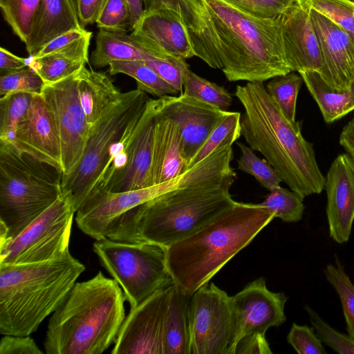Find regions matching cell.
<instances>
[{
    "label": "cell",
    "instance_id": "37",
    "mask_svg": "<svg viewBox=\"0 0 354 354\" xmlns=\"http://www.w3.org/2000/svg\"><path fill=\"white\" fill-rule=\"evenodd\" d=\"M304 198L298 194L280 185L270 191L265 200L259 203L286 223H297L302 218L305 206Z\"/></svg>",
    "mask_w": 354,
    "mask_h": 354
},
{
    "label": "cell",
    "instance_id": "36",
    "mask_svg": "<svg viewBox=\"0 0 354 354\" xmlns=\"http://www.w3.org/2000/svg\"><path fill=\"white\" fill-rule=\"evenodd\" d=\"M303 82L300 74L292 71L272 78L266 86L282 113L291 122H296L297 99Z\"/></svg>",
    "mask_w": 354,
    "mask_h": 354
},
{
    "label": "cell",
    "instance_id": "16",
    "mask_svg": "<svg viewBox=\"0 0 354 354\" xmlns=\"http://www.w3.org/2000/svg\"><path fill=\"white\" fill-rule=\"evenodd\" d=\"M130 35L151 57L186 59L195 56L185 26L170 9L145 10Z\"/></svg>",
    "mask_w": 354,
    "mask_h": 354
},
{
    "label": "cell",
    "instance_id": "32",
    "mask_svg": "<svg viewBox=\"0 0 354 354\" xmlns=\"http://www.w3.org/2000/svg\"><path fill=\"white\" fill-rule=\"evenodd\" d=\"M239 112L226 111L189 162L186 170L214 151L232 146L241 136Z\"/></svg>",
    "mask_w": 354,
    "mask_h": 354
},
{
    "label": "cell",
    "instance_id": "54",
    "mask_svg": "<svg viewBox=\"0 0 354 354\" xmlns=\"http://www.w3.org/2000/svg\"><path fill=\"white\" fill-rule=\"evenodd\" d=\"M353 35V39H354V35Z\"/></svg>",
    "mask_w": 354,
    "mask_h": 354
},
{
    "label": "cell",
    "instance_id": "5",
    "mask_svg": "<svg viewBox=\"0 0 354 354\" xmlns=\"http://www.w3.org/2000/svg\"><path fill=\"white\" fill-rule=\"evenodd\" d=\"M119 283L98 272L75 282L53 313L44 347L47 354H101L116 339L125 319Z\"/></svg>",
    "mask_w": 354,
    "mask_h": 354
},
{
    "label": "cell",
    "instance_id": "27",
    "mask_svg": "<svg viewBox=\"0 0 354 354\" xmlns=\"http://www.w3.org/2000/svg\"><path fill=\"white\" fill-rule=\"evenodd\" d=\"M192 295L173 284L165 319L164 354H190Z\"/></svg>",
    "mask_w": 354,
    "mask_h": 354
},
{
    "label": "cell",
    "instance_id": "24",
    "mask_svg": "<svg viewBox=\"0 0 354 354\" xmlns=\"http://www.w3.org/2000/svg\"><path fill=\"white\" fill-rule=\"evenodd\" d=\"M84 28L79 20L75 0H41L30 35L26 44L34 57L46 44L74 29Z\"/></svg>",
    "mask_w": 354,
    "mask_h": 354
},
{
    "label": "cell",
    "instance_id": "13",
    "mask_svg": "<svg viewBox=\"0 0 354 354\" xmlns=\"http://www.w3.org/2000/svg\"><path fill=\"white\" fill-rule=\"evenodd\" d=\"M77 83L76 73L45 84L41 93L53 112L59 133L62 176L71 174L78 165L91 128L80 102Z\"/></svg>",
    "mask_w": 354,
    "mask_h": 354
},
{
    "label": "cell",
    "instance_id": "7",
    "mask_svg": "<svg viewBox=\"0 0 354 354\" xmlns=\"http://www.w3.org/2000/svg\"><path fill=\"white\" fill-rule=\"evenodd\" d=\"M62 171L0 145V239H13L62 194Z\"/></svg>",
    "mask_w": 354,
    "mask_h": 354
},
{
    "label": "cell",
    "instance_id": "25",
    "mask_svg": "<svg viewBox=\"0 0 354 354\" xmlns=\"http://www.w3.org/2000/svg\"><path fill=\"white\" fill-rule=\"evenodd\" d=\"M92 33L68 46L39 57H32L28 66L45 84L58 82L80 71L88 63V48Z\"/></svg>",
    "mask_w": 354,
    "mask_h": 354
},
{
    "label": "cell",
    "instance_id": "33",
    "mask_svg": "<svg viewBox=\"0 0 354 354\" xmlns=\"http://www.w3.org/2000/svg\"><path fill=\"white\" fill-rule=\"evenodd\" d=\"M33 95L20 93L0 97V145L16 147L17 127L28 111Z\"/></svg>",
    "mask_w": 354,
    "mask_h": 354
},
{
    "label": "cell",
    "instance_id": "43",
    "mask_svg": "<svg viewBox=\"0 0 354 354\" xmlns=\"http://www.w3.org/2000/svg\"><path fill=\"white\" fill-rule=\"evenodd\" d=\"M95 23L100 30L125 33L131 31V15L125 1L107 0Z\"/></svg>",
    "mask_w": 354,
    "mask_h": 354
},
{
    "label": "cell",
    "instance_id": "30",
    "mask_svg": "<svg viewBox=\"0 0 354 354\" xmlns=\"http://www.w3.org/2000/svg\"><path fill=\"white\" fill-rule=\"evenodd\" d=\"M145 10L167 8L177 12L185 26L195 56L207 59V31L193 0H143Z\"/></svg>",
    "mask_w": 354,
    "mask_h": 354
},
{
    "label": "cell",
    "instance_id": "9",
    "mask_svg": "<svg viewBox=\"0 0 354 354\" xmlns=\"http://www.w3.org/2000/svg\"><path fill=\"white\" fill-rule=\"evenodd\" d=\"M93 251L119 283L130 308L174 283L165 248L150 243H128L108 238L95 240Z\"/></svg>",
    "mask_w": 354,
    "mask_h": 354
},
{
    "label": "cell",
    "instance_id": "38",
    "mask_svg": "<svg viewBox=\"0 0 354 354\" xmlns=\"http://www.w3.org/2000/svg\"><path fill=\"white\" fill-rule=\"evenodd\" d=\"M185 95L227 111L232 102L231 94L223 86L209 82L189 70L183 86Z\"/></svg>",
    "mask_w": 354,
    "mask_h": 354
},
{
    "label": "cell",
    "instance_id": "31",
    "mask_svg": "<svg viewBox=\"0 0 354 354\" xmlns=\"http://www.w3.org/2000/svg\"><path fill=\"white\" fill-rule=\"evenodd\" d=\"M111 75L124 74L136 81L137 89L158 98L178 91L160 77L144 60L115 61L109 66Z\"/></svg>",
    "mask_w": 354,
    "mask_h": 354
},
{
    "label": "cell",
    "instance_id": "17",
    "mask_svg": "<svg viewBox=\"0 0 354 354\" xmlns=\"http://www.w3.org/2000/svg\"><path fill=\"white\" fill-rule=\"evenodd\" d=\"M236 326V344L243 337L263 333L268 328L283 324L288 297L282 292L268 289L261 277L247 284L242 290L230 296Z\"/></svg>",
    "mask_w": 354,
    "mask_h": 354
},
{
    "label": "cell",
    "instance_id": "19",
    "mask_svg": "<svg viewBox=\"0 0 354 354\" xmlns=\"http://www.w3.org/2000/svg\"><path fill=\"white\" fill-rule=\"evenodd\" d=\"M157 101L159 111L179 128L187 166L226 111L184 93L165 95Z\"/></svg>",
    "mask_w": 354,
    "mask_h": 354
},
{
    "label": "cell",
    "instance_id": "3",
    "mask_svg": "<svg viewBox=\"0 0 354 354\" xmlns=\"http://www.w3.org/2000/svg\"><path fill=\"white\" fill-rule=\"evenodd\" d=\"M236 178L234 171L162 193L125 213L108 239L150 243L167 248L193 234L234 203L230 189Z\"/></svg>",
    "mask_w": 354,
    "mask_h": 354
},
{
    "label": "cell",
    "instance_id": "10",
    "mask_svg": "<svg viewBox=\"0 0 354 354\" xmlns=\"http://www.w3.org/2000/svg\"><path fill=\"white\" fill-rule=\"evenodd\" d=\"M75 213L69 194L62 193L20 234L0 243V263L43 262L69 252Z\"/></svg>",
    "mask_w": 354,
    "mask_h": 354
},
{
    "label": "cell",
    "instance_id": "14",
    "mask_svg": "<svg viewBox=\"0 0 354 354\" xmlns=\"http://www.w3.org/2000/svg\"><path fill=\"white\" fill-rule=\"evenodd\" d=\"M172 287L157 291L130 308L112 354H164L165 324Z\"/></svg>",
    "mask_w": 354,
    "mask_h": 354
},
{
    "label": "cell",
    "instance_id": "41",
    "mask_svg": "<svg viewBox=\"0 0 354 354\" xmlns=\"http://www.w3.org/2000/svg\"><path fill=\"white\" fill-rule=\"evenodd\" d=\"M45 83L30 66L0 77V97L13 93L41 94Z\"/></svg>",
    "mask_w": 354,
    "mask_h": 354
},
{
    "label": "cell",
    "instance_id": "52",
    "mask_svg": "<svg viewBox=\"0 0 354 354\" xmlns=\"http://www.w3.org/2000/svg\"><path fill=\"white\" fill-rule=\"evenodd\" d=\"M339 143L354 160V117L343 127Z\"/></svg>",
    "mask_w": 354,
    "mask_h": 354
},
{
    "label": "cell",
    "instance_id": "47",
    "mask_svg": "<svg viewBox=\"0 0 354 354\" xmlns=\"http://www.w3.org/2000/svg\"><path fill=\"white\" fill-rule=\"evenodd\" d=\"M0 354H43L29 335H3L0 342Z\"/></svg>",
    "mask_w": 354,
    "mask_h": 354
},
{
    "label": "cell",
    "instance_id": "2",
    "mask_svg": "<svg viewBox=\"0 0 354 354\" xmlns=\"http://www.w3.org/2000/svg\"><path fill=\"white\" fill-rule=\"evenodd\" d=\"M235 95L244 109L241 134L250 147L261 153L282 181L304 199L320 194L325 176L313 144L301 133L300 122H291L285 117L263 82L238 85Z\"/></svg>",
    "mask_w": 354,
    "mask_h": 354
},
{
    "label": "cell",
    "instance_id": "53",
    "mask_svg": "<svg viewBox=\"0 0 354 354\" xmlns=\"http://www.w3.org/2000/svg\"><path fill=\"white\" fill-rule=\"evenodd\" d=\"M131 15V30L145 12L143 0H124Z\"/></svg>",
    "mask_w": 354,
    "mask_h": 354
},
{
    "label": "cell",
    "instance_id": "50",
    "mask_svg": "<svg viewBox=\"0 0 354 354\" xmlns=\"http://www.w3.org/2000/svg\"><path fill=\"white\" fill-rule=\"evenodd\" d=\"M89 32L84 28L74 29L68 31L46 44L34 57H39L62 49L77 39L87 35Z\"/></svg>",
    "mask_w": 354,
    "mask_h": 354
},
{
    "label": "cell",
    "instance_id": "35",
    "mask_svg": "<svg viewBox=\"0 0 354 354\" xmlns=\"http://www.w3.org/2000/svg\"><path fill=\"white\" fill-rule=\"evenodd\" d=\"M40 2L41 0H0L5 21L24 44L30 35Z\"/></svg>",
    "mask_w": 354,
    "mask_h": 354
},
{
    "label": "cell",
    "instance_id": "26",
    "mask_svg": "<svg viewBox=\"0 0 354 354\" xmlns=\"http://www.w3.org/2000/svg\"><path fill=\"white\" fill-rule=\"evenodd\" d=\"M77 80L80 102L91 127L122 93L106 73L86 66L77 73Z\"/></svg>",
    "mask_w": 354,
    "mask_h": 354
},
{
    "label": "cell",
    "instance_id": "12",
    "mask_svg": "<svg viewBox=\"0 0 354 354\" xmlns=\"http://www.w3.org/2000/svg\"><path fill=\"white\" fill-rule=\"evenodd\" d=\"M201 171L194 166L178 176L149 187L122 192L96 189L76 212L79 229L95 240L107 238L118 220L140 204L173 189L199 179Z\"/></svg>",
    "mask_w": 354,
    "mask_h": 354
},
{
    "label": "cell",
    "instance_id": "49",
    "mask_svg": "<svg viewBox=\"0 0 354 354\" xmlns=\"http://www.w3.org/2000/svg\"><path fill=\"white\" fill-rule=\"evenodd\" d=\"M107 0H75L77 15L82 28L96 22Z\"/></svg>",
    "mask_w": 354,
    "mask_h": 354
},
{
    "label": "cell",
    "instance_id": "39",
    "mask_svg": "<svg viewBox=\"0 0 354 354\" xmlns=\"http://www.w3.org/2000/svg\"><path fill=\"white\" fill-rule=\"evenodd\" d=\"M236 144L241 151L237 160L238 169L252 175L259 184L269 191L280 185L281 178L273 167L264 158H259L250 147L243 142Z\"/></svg>",
    "mask_w": 354,
    "mask_h": 354
},
{
    "label": "cell",
    "instance_id": "44",
    "mask_svg": "<svg viewBox=\"0 0 354 354\" xmlns=\"http://www.w3.org/2000/svg\"><path fill=\"white\" fill-rule=\"evenodd\" d=\"M144 61L178 93L183 91L186 76L189 71L185 59L173 57L161 59L149 56Z\"/></svg>",
    "mask_w": 354,
    "mask_h": 354
},
{
    "label": "cell",
    "instance_id": "22",
    "mask_svg": "<svg viewBox=\"0 0 354 354\" xmlns=\"http://www.w3.org/2000/svg\"><path fill=\"white\" fill-rule=\"evenodd\" d=\"M304 0H294L281 15L284 53L292 71H315L321 73L322 58L317 37Z\"/></svg>",
    "mask_w": 354,
    "mask_h": 354
},
{
    "label": "cell",
    "instance_id": "40",
    "mask_svg": "<svg viewBox=\"0 0 354 354\" xmlns=\"http://www.w3.org/2000/svg\"><path fill=\"white\" fill-rule=\"evenodd\" d=\"M310 322L322 342L339 354H354V339L336 330L308 304L304 306Z\"/></svg>",
    "mask_w": 354,
    "mask_h": 354
},
{
    "label": "cell",
    "instance_id": "45",
    "mask_svg": "<svg viewBox=\"0 0 354 354\" xmlns=\"http://www.w3.org/2000/svg\"><path fill=\"white\" fill-rule=\"evenodd\" d=\"M241 11L261 19H274L283 14L294 0H223Z\"/></svg>",
    "mask_w": 354,
    "mask_h": 354
},
{
    "label": "cell",
    "instance_id": "11",
    "mask_svg": "<svg viewBox=\"0 0 354 354\" xmlns=\"http://www.w3.org/2000/svg\"><path fill=\"white\" fill-rule=\"evenodd\" d=\"M190 354H234L236 326L231 298L214 283L194 292L191 301Z\"/></svg>",
    "mask_w": 354,
    "mask_h": 354
},
{
    "label": "cell",
    "instance_id": "55",
    "mask_svg": "<svg viewBox=\"0 0 354 354\" xmlns=\"http://www.w3.org/2000/svg\"><path fill=\"white\" fill-rule=\"evenodd\" d=\"M352 1H354V0H352Z\"/></svg>",
    "mask_w": 354,
    "mask_h": 354
},
{
    "label": "cell",
    "instance_id": "1",
    "mask_svg": "<svg viewBox=\"0 0 354 354\" xmlns=\"http://www.w3.org/2000/svg\"><path fill=\"white\" fill-rule=\"evenodd\" d=\"M205 24L214 68L230 82H263L292 72L287 63L281 16L261 19L223 0H193Z\"/></svg>",
    "mask_w": 354,
    "mask_h": 354
},
{
    "label": "cell",
    "instance_id": "20",
    "mask_svg": "<svg viewBox=\"0 0 354 354\" xmlns=\"http://www.w3.org/2000/svg\"><path fill=\"white\" fill-rule=\"evenodd\" d=\"M15 144L19 151L62 171L59 133L53 112L41 94L33 95L28 111L18 124Z\"/></svg>",
    "mask_w": 354,
    "mask_h": 354
},
{
    "label": "cell",
    "instance_id": "4",
    "mask_svg": "<svg viewBox=\"0 0 354 354\" xmlns=\"http://www.w3.org/2000/svg\"><path fill=\"white\" fill-rule=\"evenodd\" d=\"M259 204L234 203L193 234L165 248L174 283L194 293L274 218Z\"/></svg>",
    "mask_w": 354,
    "mask_h": 354
},
{
    "label": "cell",
    "instance_id": "34",
    "mask_svg": "<svg viewBox=\"0 0 354 354\" xmlns=\"http://www.w3.org/2000/svg\"><path fill=\"white\" fill-rule=\"evenodd\" d=\"M335 259V265L328 264L324 272L339 298L347 334L354 339V284L337 255Z\"/></svg>",
    "mask_w": 354,
    "mask_h": 354
},
{
    "label": "cell",
    "instance_id": "23",
    "mask_svg": "<svg viewBox=\"0 0 354 354\" xmlns=\"http://www.w3.org/2000/svg\"><path fill=\"white\" fill-rule=\"evenodd\" d=\"M186 167L179 128L159 111L157 101L152 162L153 185L178 176L185 171Z\"/></svg>",
    "mask_w": 354,
    "mask_h": 354
},
{
    "label": "cell",
    "instance_id": "48",
    "mask_svg": "<svg viewBox=\"0 0 354 354\" xmlns=\"http://www.w3.org/2000/svg\"><path fill=\"white\" fill-rule=\"evenodd\" d=\"M265 335L254 333L242 337L236 346L234 354H272Z\"/></svg>",
    "mask_w": 354,
    "mask_h": 354
},
{
    "label": "cell",
    "instance_id": "29",
    "mask_svg": "<svg viewBox=\"0 0 354 354\" xmlns=\"http://www.w3.org/2000/svg\"><path fill=\"white\" fill-rule=\"evenodd\" d=\"M149 56L130 34L100 29L90 62L94 68H99L109 66L115 61L145 60Z\"/></svg>",
    "mask_w": 354,
    "mask_h": 354
},
{
    "label": "cell",
    "instance_id": "18",
    "mask_svg": "<svg viewBox=\"0 0 354 354\" xmlns=\"http://www.w3.org/2000/svg\"><path fill=\"white\" fill-rule=\"evenodd\" d=\"M310 19L322 58L321 76L335 90H348L354 84V39L330 19L310 9Z\"/></svg>",
    "mask_w": 354,
    "mask_h": 354
},
{
    "label": "cell",
    "instance_id": "42",
    "mask_svg": "<svg viewBox=\"0 0 354 354\" xmlns=\"http://www.w3.org/2000/svg\"><path fill=\"white\" fill-rule=\"evenodd\" d=\"M310 9L324 15L354 35V1L352 0H304Z\"/></svg>",
    "mask_w": 354,
    "mask_h": 354
},
{
    "label": "cell",
    "instance_id": "46",
    "mask_svg": "<svg viewBox=\"0 0 354 354\" xmlns=\"http://www.w3.org/2000/svg\"><path fill=\"white\" fill-rule=\"evenodd\" d=\"M286 339L299 354L327 353L313 326H308L307 324L299 325L292 323Z\"/></svg>",
    "mask_w": 354,
    "mask_h": 354
},
{
    "label": "cell",
    "instance_id": "6",
    "mask_svg": "<svg viewBox=\"0 0 354 354\" xmlns=\"http://www.w3.org/2000/svg\"><path fill=\"white\" fill-rule=\"evenodd\" d=\"M84 270L70 252L43 262L0 263V334L27 336L35 332Z\"/></svg>",
    "mask_w": 354,
    "mask_h": 354
},
{
    "label": "cell",
    "instance_id": "8",
    "mask_svg": "<svg viewBox=\"0 0 354 354\" xmlns=\"http://www.w3.org/2000/svg\"><path fill=\"white\" fill-rule=\"evenodd\" d=\"M149 97L138 89L122 93L91 127L82 158L76 169L62 176V193L69 194L75 212L99 185L113 145L131 118Z\"/></svg>",
    "mask_w": 354,
    "mask_h": 354
},
{
    "label": "cell",
    "instance_id": "51",
    "mask_svg": "<svg viewBox=\"0 0 354 354\" xmlns=\"http://www.w3.org/2000/svg\"><path fill=\"white\" fill-rule=\"evenodd\" d=\"M29 60L17 56L7 49L0 48V71L1 75L15 72L28 66Z\"/></svg>",
    "mask_w": 354,
    "mask_h": 354
},
{
    "label": "cell",
    "instance_id": "28",
    "mask_svg": "<svg viewBox=\"0 0 354 354\" xmlns=\"http://www.w3.org/2000/svg\"><path fill=\"white\" fill-rule=\"evenodd\" d=\"M299 74L326 123L338 120L354 110V84L348 90L339 91L328 86L317 71Z\"/></svg>",
    "mask_w": 354,
    "mask_h": 354
},
{
    "label": "cell",
    "instance_id": "15",
    "mask_svg": "<svg viewBox=\"0 0 354 354\" xmlns=\"http://www.w3.org/2000/svg\"><path fill=\"white\" fill-rule=\"evenodd\" d=\"M156 110L157 99L149 98L128 143L123 167L95 190L122 192L153 185L152 162Z\"/></svg>",
    "mask_w": 354,
    "mask_h": 354
},
{
    "label": "cell",
    "instance_id": "21",
    "mask_svg": "<svg viewBox=\"0 0 354 354\" xmlns=\"http://www.w3.org/2000/svg\"><path fill=\"white\" fill-rule=\"evenodd\" d=\"M326 214L329 236L336 243H346L354 222V160L346 153L338 155L325 176Z\"/></svg>",
    "mask_w": 354,
    "mask_h": 354
}]
</instances>
